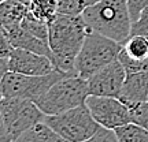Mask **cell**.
<instances>
[{
	"label": "cell",
	"instance_id": "obj_1",
	"mask_svg": "<svg viewBox=\"0 0 148 142\" xmlns=\"http://www.w3.org/2000/svg\"><path fill=\"white\" fill-rule=\"evenodd\" d=\"M48 42L53 53V64L60 71L78 75L75 71V59L88 33L92 32L82 15H67L58 12L48 22Z\"/></svg>",
	"mask_w": 148,
	"mask_h": 142
},
{
	"label": "cell",
	"instance_id": "obj_2",
	"mask_svg": "<svg viewBox=\"0 0 148 142\" xmlns=\"http://www.w3.org/2000/svg\"><path fill=\"white\" fill-rule=\"evenodd\" d=\"M90 30L101 33L118 42L130 36L132 18L126 0H99L82 12Z\"/></svg>",
	"mask_w": 148,
	"mask_h": 142
},
{
	"label": "cell",
	"instance_id": "obj_3",
	"mask_svg": "<svg viewBox=\"0 0 148 142\" xmlns=\"http://www.w3.org/2000/svg\"><path fill=\"white\" fill-rule=\"evenodd\" d=\"M45 113L27 99L1 97L0 103V142H16L22 132L37 122L44 120Z\"/></svg>",
	"mask_w": 148,
	"mask_h": 142
},
{
	"label": "cell",
	"instance_id": "obj_4",
	"mask_svg": "<svg viewBox=\"0 0 148 142\" xmlns=\"http://www.w3.org/2000/svg\"><path fill=\"white\" fill-rule=\"evenodd\" d=\"M123 44L97 32H89L75 59V71L81 78L89 79L99 70L118 59Z\"/></svg>",
	"mask_w": 148,
	"mask_h": 142
},
{
	"label": "cell",
	"instance_id": "obj_5",
	"mask_svg": "<svg viewBox=\"0 0 148 142\" xmlns=\"http://www.w3.org/2000/svg\"><path fill=\"white\" fill-rule=\"evenodd\" d=\"M88 96V79L79 75H67L55 82L36 104L45 115H56L85 104Z\"/></svg>",
	"mask_w": 148,
	"mask_h": 142
},
{
	"label": "cell",
	"instance_id": "obj_6",
	"mask_svg": "<svg viewBox=\"0 0 148 142\" xmlns=\"http://www.w3.org/2000/svg\"><path fill=\"white\" fill-rule=\"evenodd\" d=\"M71 74L55 69L52 73L45 75H27V74L7 71L1 77L0 92L1 97H19L27 99L36 103L42 94H45L48 89L60 78Z\"/></svg>",
	"mask_w": 148,
	"mask_h": 142
},
{
	"label": "cell",
	"instance_id": "obj_7",
	"mask_svg": "<svg viewBox=\"0 0 148 142\" xmlns=\"http://www.w3.org/2000/svg\"><path fill=\"white\" fill-rule=\"evenodd\" d=\"M44 122L69 142L89 141L99 127V123L92 116L86 104L56 115H45Z\"/></svg>",
	"mask_w": 148,
	"mask_h": 142
},
{
	"label": "cell",
	"instance_id": "obj_8",
	"mask_svg": "<svg viewBox=\"0 0 148 142\" xmlns=\"http://www.w3.org/2000/svg\"><path fill=\"white\" fill-rule=\"evenodd\" d=\"M88 105L95 120L104 127L115 130L116 127L132 122V112L118 97L110 96H92L86 97Z\"/></svg>",
	"mask_w": 148,
	"mask_h": 142
},
{
	"label": "cell",
	"instance_id": "obj_9",
	"mask_svg": "<svg viewBox=\"0 0 148 142\" xmlns=\"http://www.w3.org/2000/svg\"><path fill=\"white\" fill-rule=\"evenodd\" d=\"M126 75L125 67L116 59L88 79V93L92 96L118 97Z\"/></svg>",
	"mask_w": 148,
	"mask_h": 142
},
{
	"label": "cell",
	"instance_id": "obj_10",
	"mask_svg": "<svg viewBox=\"0 0 148 142\" xmlns=\"http://www.w3.org/2000/svg\"><path fill=\"white\" fill-rule=\"evenodd\" d=\"M56 69L51 59L45 55L27 51L23 48H14L8 58V71L27 74V75H45Z\"/></svg>",
	"mask_w": 148,
	"mask_h": 142
},
{
	"label": "cell",
	"instance_id": "obj_11",
	"mask_svg": "<svg viewBox=\"0 0 148 142\" xmlns=\"http://www.w3.org/2000/svg\"><path fill=\"white\" fill-rule=\"evenodd\" d=\"M118 99L132 109L148 100V70L127 74Z\"/></svg>",
	"mask_w": 148,
	"mask_h": 142
},
{
	"label": "cell",
	"instance_id": "obj_12",
	"mask_svg": "<svg viewBox=\"0 0 148 142\" xmlns=\"http://www.w3.org/2000/svg\"><path fill=\"white\" fill-rule=\"evenodd\" d=\"M63 137L59 135L52 127L44 120L37 122L25 132H22L16 142H63Z\"/></svg>",
	"mask_w": 148,
	"mask_h": 142
},
{
	"label": "cell",
	"instance_id": "obj_13",
	"mask_svg": "<svg viewBox=\"0 0 148 142\" xmlns=\"http://www.w3.org/2000/svg\"><path fill=\"white\" fill-rule=\"evenodd\" d=\"M29 12V5L22 3L11 1V0H1L0 4V25L10 26V25H21L23 18Z\"/></svg>",
	"mask_w": 148,
	"mask_h": 142
},
{
	"label": "cell",
	"instance_id": "obj_14",
	"mask_svg": "<svg viewBox=\"0 0 148 142\" xmlns=\"http://www.w3.org/2000/svg\"><path fill=\"white\" fill-rule=\"evenodd\" d=\"M115 134L118 142H148V130L134 122L116 127Z\"/></svg>",
	"mask_w": 148,
	"mask_h": 142
},
{
	"label": "cell",
	"instance_id": "obj_15",
	"mask_svg": "<svg viewBox=\"0 0 148 142\" xmlns=\"http://www.w3.org/2000/svg\"><path fill=\"white\" fill-rule=\"evenodd\" d=\"M29 10L36 18L49 22L58 14V0H32Z\"/></svg>",
	"mask_w": 148,
	"mask_h": 142
},
{
	"label": "cell",
	"instance_id": "obj_16",
	"mask_svg": "<svg viewBox=\"0 0 148 142\" xmlns=\"http://www.w3.org/2000/svg\"><path fill=\"white\" fill-rule=\"evenodd\" d=\"M123 49L132 58L145 60L148 59V38L144 36H129L123 42Z\"/></svg>",
	"mask_w": 148,
	"mask_h": 142
},
{
	"label": "cell",
	"instance_id": "obj_17",
	"mask_svg": "<svg viewBox=\"0 0 148 142\" xmlns=\"http://www.w3.org/2000/svg\"><path fill=\"white\" fill-rule=\"evenodd\" d=\"M21 26L23 27L25 30H27L29 33H32L33 36L48 41V37H49L48 22H44V21H41V19L36 18V16L30 12V10L27 12V15L23 18V21L21 22Z\"/></svg>",
	"mask_w": 148,
	"mask_h": 142
},
{
	"label": "cell",
	"instance_id": "obj_18",
	"mask_svg": "<svg viewBox=\"0 0 148 142\" xmlns=\"http://www.w3.org/2000/svg\"><path fill=\"white\" fill-rule=\"evenodd\" d=\"M99 0H58V12L67 15H82L88 7Z\"/></svg>",
	"mask_w": 148,
	"mask_h": 142
},
{
	"label": "cell",
	"instance_id": "obj_19",
	"mask_svg": "<svg viewBox=\"0 0 148 142\" xmlns=\"http://www.w3.org/2000/svg\"><path fill=\"white\" fill-rule=\"evenodd\" d=\"M118 60L122 63V66L125 67L126 74H133L138 73V71H145L148 70V59L145 60H138V59L132 58L130 55H127L125 52V49L122 47V51L118 55Z\"/></svg>",
	"mask_w": 148,
	"mask_h": 142
},
{
	"label": "cell",
	"instance_id": "obj_20",
	"mask_svg": "<svg viewBox=\"0 0 148 142\" xmlns=\"http://www.w3.org/2000/svg\"><path fill=\"white\" fill-rule=\"evenodd\" d=\"M130 36H144L148 38V7H145L134 22H132Z\"/></svg>",
	"mask_w": 148,
	"mask_h": 142
},
{
	"label": "cell",
	"instance_id": "obj_21",
	"mask_svg": "<svg viewBox=\"0 0 148 142\" xmlns=\"http://www.w3.org/2000/svg\"><path fill=\"white\" fill-rule=\"evenodd\" d=\"M130 112H132V122L148 130V100L132 108Z\"/></svg>",
	"mask_w": 148,
	"mask_h": 142
},
{
	"label": "cell",
	"instance_id": "obj_22",
	"mask_svg": "<svg viewBox=\"0 0 148 142\" xmlns=\"http://www.w3.org/2000/svg\"><path fill=\"white\" fill-rule=\"evenodd\" d=\"M89 141H92V142H118V138H116L115 130L99 124L96 132L92 135V138H90Z\"/></svg>",
	"mask_w": 148,
	"mask_h": 142
},
{
	"label": "cell",
	"instance_id": "obj_23",
	"mask_svg": "<svg viewBox=\"0 0 148 142\" xmlns=\"http://www.w3.org/2000/svg\"><path fill=\"white\" fill-rule=\"evenodd\" d=\"M127 1V7H129V12H130V18L132 22H134L137 19L141 11L148 7V0H126Z\"/></svg>",
	"mask_w": 148,
	"mask_h": 142
},
{
	"label": "cell",
	"instance_id": "obj_24",
	"mask_svg": "<svg viewBox=\"0 0 148 142\" xmlns=\"http://www.w3.org/2000/svg\"><path fill=\"white\" fill-rule=\"evenodd\" d=\"M14 45L5 37L4 33L0 32V58H10L11 52L14 51Z\"/></svg>",
	"mask_w": 148,
	"mask_h": 142
},
{
	"label": "cell",
	"instance_id": "obj_25",
	"mask_svg": "<svg viewBox=\"0 0 148 142\" xmlns=\"http://www.w3.org/2000/svg\"><path fill=\"white\" fill-rule=\"evenodd\" d=\"M11 1H16V3H22V4L25 5H29L32 3V0H11Z\"/></svg>",
	"mask_w": 148,
	"mask_h": 142
}]
</instances>
